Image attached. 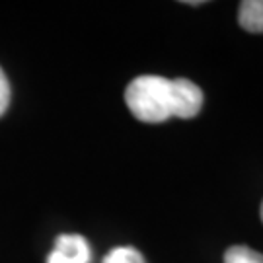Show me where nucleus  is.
Listing matches in <instances>:
<instances>
[{"mask_svg": "<svg viewBox=\"0 0 263 263\" xmlns=\"http://www.w3.org/2000/svg\"><path fill=\"white\" fill-rule=\"evenodd\" d=\"M238 22L250 33H263V0L240 2Z\"/></svg>", "mask_w": 263, "mask_h": 263, "instance_id": "7ed1b4c3", "label": "nucleus"}, {"mask_svg": "<svg viewBox=\"0 0 263 263\" xmlns=\"http://www.w3.org/2000/svg\"><path fill=\"white\" fill-rule=\"evenodd\" d=\"M104 263H146L139 250L131 246H119L113 248L109 254L104 257Z\"/></svg>", "mask_w": 263, "mask_h": 263, "instance_id": "39448f33", "label": "nucleus"}, {"mask_svg": "<svg viewBox=\"0 0 263 263\" xmlns=\"http://www.w3.org/2000/svg\"><path fill=\"white\" fill-rule=\"evenodd\" d=\"M261 220H263V203H261Z\"/></svg>", "mask_w": 263, "mask_h": 263, "instance_id": "0eeeda50", "label": "nucleus"}, {"mask_svg": "<svg viewBox=\"0 0 263 263\" xmlns=\"http://www.w3.org/2000/svg\"><path fill=\"white\" fill-rule=\"evenodd\" d=\"M131 113L144 123H162L170 117L191 119L203 107V92L187 78L142 74L125 90Z\"/></svg>", "mask_w": 263, "mask_h": 263, "instance_id": "f257e3e1", "label": "nucleus"}, {"mask_svg": "<svg viewBox=\"0 0 263 263\" xmlns=\"http://www.w3.org/2000/svg\"><path fill=\"white\" fill-rule=\"evenodd\" d=\"M224 263H263V254L248 246H232L226 250Z\"/></svg>", "mask_w": 263, "mask_h": 263, "instance_id": "20e7f679", "label": "nucleus"}, {"mask_svg": "<svg viewBox=\"0 0 263 263\" xmlns=\"http://www.w3.org/2000/svg\"><path fill=\"white\" fill-rule=\"evenodd\" d=\"M10 105V82L6 74H4V70L0 68V117L6 113Z\"/></svg>", "mask_w": 263, "mask_h": 263, "instance_id": "423d86ee", "label": "nucleus"}, {"mask_svg": "<svg viewBox=\"0 0 263 263\" xmlns=\"http://www.w3.org/2000/svg\"><path fill=\"white\" fill-rule=\"evenodd\" d=\"M92 252L84 236L61 234L55 240V248L49 254L47 263H90Z\"/></svg>", "mask_w": 263, "mask_h": 263, "instance_id": "f03ea898", "label": "nucleus"}]
</instances>
